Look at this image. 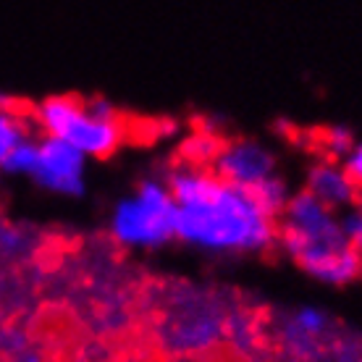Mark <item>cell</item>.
Instances as JSON below:
<instances>
[{
	"label": "cell",
	"instance_id": "obj_15",
	"mask_svg": "<svg viewBox=\"0 0 362 362\" xmlns=\"http://www.w3.org/2000/svg\"><path fill=\"white\" fill-rule=\"evenodd\" d=\"M354 136L349 129H341V127H334L323 132V147H326L328 158H334V160H341L346 155V150L352 147Z\"/></svg>",
	"mask_w": 362,
	"mask_h": 362
},
{
	"label": "cell",
	"instance_id": "obj_8",
	"mask_svg": "<svg viewBox=\"0 0 362 362\" xmlns=\"http://www.w3.org/2000/svg\"><path fill=\"white\" fill-rule=\"evenodd\" d=\"M305 189L310 194H315L323 205L334 208L336 213L352 208V205H357V199H360L357 184L349 179L344 165L339 163V160H334V158H323V160L310 165L308 179H305Z\"/></svg>",
	"mask_w": 362,
	"mask_h": 362
},
{
	"label": "cell",
	"instance_id": "obj_11",
	"mask_svg": "<svg viewBox=\"0 0 362 362\" xmlns=\"http://www.w3.org/2000/svg\"><path fill=\"white\" fill-rule=\"evenodd\" d=\"M250 192H252L255 199L260 202V208H263L265 213H271L273 218H281V213H284V208H286V202H289V197H291L289 181L284 179V176H279V173L268 176V179L260 181V184Z\"/></svg>",
	"mask_w": 362,
	"mask_h": 362
},
{
	"label": "cell",
	"instance_id": "obj_9",
	"mask_svg": "<svg viewBox=\"0 0 362 362\" xmlns=\"http://www.w3.org/2000/svg\"><path fill=\"white\" fill-rule=\"evenodd\" d=\"M223 334H226V317L216 315L213 310H194L173 323L168 344L179 352H199L216 344Z\"/></svg>",
	"mask_w": 362,
	"mask_h": 362
},
{
	"label": "cell",
	"instance_id": "obj_13",
	"mask_svg": "<svg viewBox=\"0 0 362 362\" xmlns=\"http://www.w3.org/2000/svg\"><path fill=\"white\" fill-rule=\"evenodd\" d=\"M35 160H37V139L29 136V139H24V142L11 153V158L6 160V165H3L0 171L8 173V176H27L29 179V173L35 168Z\"/></svg>",
	"mask_w": 362,
	"mask_h": 362
},
{
	"label": "cell",
	"instance_id": "obj_17",
	"mask_svg": "<svg viewBox=\"0 0 362 362\" xmlns=\"http://www.w3.org/2000/svg\"><path fill=\"white\" fill-rule=\"evenodd\" d=\"M21 245H24V236L8 223H0V250L3 252H16Z\"/></svg>",
	"mask_w": 362,
	"mask_h": 362
},
{
	"label": "cell",
	"instance_id": "obj_16",
	"mask_svg": "<svg viewBox=\"0 0 362 362\" xmlns=\"http://www.w3.org/2000/svg\"><path fill=\"white\" fill-rule=\"evenodd\" d=\"M344 165V171L349 173V179L357 184V189L362 192V139H354L352 147L346 150V155L339 160Z\"/></svg>",
	"mask_w": 362,
	"mask_h": 362
},
{
	"label": "cell",
	"instance_id": "obj_3",
	"mask_svg": "<svg viewBox=\"0 0 362 362\" xmlns=\"http://www.w3.org/2000/svg\"><path fill=\"white\" fill-rule=\"evenodd\" d=\"M179 205L173 202L165 179L147 176L127 192L108 216V231L116 245L127 250H160L176 242Z\"/></svg>",
	"mask_w": 362,
	"mask_h": 362
},
{
	"label": "cell",
	"instance_id": "obj_7",
	"mask_svg": "<svg viewBox=\"0 0 362 362\" xmlns=\"http://www.w3.org/2000/svg\"><path fill=\"white\" fill-rule=\"evenodd\" d=\"M331 326L334 320L323 308L299 305L279 323V344L291 360L313 362L320 354V344L331 334Z\"/></svg>",
	"mask_w": 362,
	"mask_h": 362
},
{
	"label": "cell",
	"instance_id": "obj_12",
	"mask_svg": "<svg viewBox=\"0 0 362 362\" xmlns=\"http://www.w3.org/2000/svg\"><path fill=\"white\" fill-rule=\"evenodd\" d=\"M221 145H223V139H218L213 132H197V134H192L184 142V147H181V153H184L181 160L194 165H210L213 158L218 155V150H221Z\"/></svg>",
	"mask_w": 362,
	"mask_h": 362
},
{
	"label": "cell",
	"instance_id": "obj_1",
	"mask_svg": "<svg viewBox=\"0 0 362 362\" xmlns=\"http://www.w3.org/2000/svg\"><path fill=\"white\" fill-rule=\"evenodd\" d=\"M176 242L208 255H260L279 242V218L250 189L218 179L202 199L179 208Z\"/></svg>",
	"mask_w": 362,
	"mask_h": 362
},
{
	"label": "cell",
	"instance_id": "obj_5",
	"mask_svg": "<svg viewBox=\"0 0 362 362\" xmlns=\"http://www.w3.org/2000/svg\"><path fill=\"white\" fill-rule=\"evenodd\" d=\"M87 163L90 158L74 145L42 134L37 139V160L29 179L50 194L79 199L87 192Z\"/></svg>",
	"mask_w": 362,
	"mask_h": 362
},
{
	"label": "cell",
	"instance_id": "obj_4",
	"mask_svg": "<svg viewBox=\"0 0 362 362\" xmlns=\"http://www.w3.org/2000/svg\"><path fill=\"white\" fill-rule=\"evenodd\" d=\"M276 245L299 271L323 286L341 289L362 279V257L346 245L341 223L328 231H315V234L279 228Z\"/></svg>",
	"mask_w": 362,
	"mask_h": 362
},
{
	"label": "cell",
	"instance_id": "obj_6",
	"mask_svg": "<svg viewBox=\"0 0 362 362\" xmlns=\"http://www.w3.org/2000/svg\"><path fill=\"white\" fill-rule=\"evenodd\" d=\"M210 168L226 184H234L242 189H255L260 181L279 173V158L263 142L250 139V136H239V139L221 145Z\"/></svg>",
	"mask_w": 362,
	"mask_h": 362
},
{
	"label": "cell",
	"instance_id": "obj_2",
	"mask_svg": "<svg viewBox=\"0 0 362 362\" xmlns=\"http://www.w3.org/2000/svg\"><path fill=\"white\" fill-rule=\"evenodd\" d=\"M32 118L40 134L58 136L98 160L116 155L127 139L121 113L105 98L82 100L74 95H50L37 103Z\"/></svg>",
	"mask_w": 362,
	"mask_h": 362
},
{
	"label": "cell",
	"instance_id": "obj_14",
	"mask_svg": "<svg viewBox=\"0 0 362 362\" xmlns=\"http://www.w3.org/2000/svg\"><path fill=\"white\" fill-rule=\"evenodd\" d=\"M339 223L346 236V245L362 257V205H352L339 213Z\"/></svg>",
	"mask_w": 362,
	"mask_h": 362
},
{
	"label": "cell",
	"instance_id": "obj_10",
	"mask_svg": "<svg viewBox=\"0 0 362 362\" xmlns=\"http://www.w3.org/2000/svg\"><path fill=\"white\" fill-rule=\"evenodd\" d=\"M29 136H32V132H29L27 121L18 116L6 100H0V168L6 165L11 153Z\"/></svg>",
	"mask_w": 362,
	"mask_h": 362
}]
</instances>
